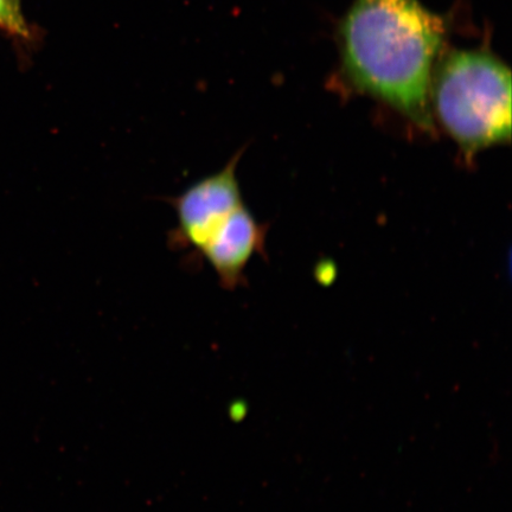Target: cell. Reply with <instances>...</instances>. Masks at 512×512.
<instances>
[{"mask_svg":"<svg viewBox=\"0 0 512 512\" xmlns=\"http://www.w3.org/2000/svg\"><path fill=\"white\" fill-rule=\"evenodd\" d=\"M444 36L443 19L419 0H355L339 27L345 79L433 133L431 82Z\"/></svg>","mask_w":512,"mask_h":512,"instance_id":"6da1fadb","label":"cell"},{"mask_svg":"<svg viewBox=\"0 0 512 512\" xmlns=\"http://www.w3.org/2000/svg\"><path fill=\"white\" fill-rule=\"evenodd\" d=\"M430 105L466 162L511 142V72L489 51L448 54L433 70Z\"/></svg>","mask_w":512,"mask_h":512,"instance_id":"7a4b0ae2","label":"cell"},{"mask_svg":"<svg viewBox=\"0 0 512 512\" xmlns=\"http://www.w3.org/2000/svg\"><path fill=\"white\" fill-rule=\"evenodd\" d=\"M242 153L243 150L235 153L220 171L198 179L182 194L169 198L177 217L172 245L191 249L200 256L229 217L245 204L236 175Z\"/></svg>","mask_w":512,"mask_h":512,"instance_id":"3957f363","label":"cell"},{"mask_svg":"<svg viewBox=\"0 0 512 512\" xmlns=\"http://www.w3.org/2000/svg\"><path fill=\"white\" fill-rule=\"evenodd\" d=\"M267 227L256 221L243 204L229 217L200 258L207 262L223 287H238L245 279L246 268L256 254H265Z\"/></svg>","mask_w":512,"mask_h":512,"instance_id":"277c9868","label":"cell"},{"mask_svg":"<svg viewBox=\"0 0 512 512\" xmlns=\"http://www.w3.org/2000/svg\"><path fill=\"white\" fill-rule=\"evenodd\" d=\"M0 29L16 37L29 38L30 30L22 15L21 4L0 0Z\"/></svg>","mask_w":512,"mask_h":512,"instance_id":"5b68a950","label":"cell"},{"mask_svg":"<svg viewBox=\"0 0 512 512\" xmlns=\"http://www.w3.org/2000/svg\"><path fill=\"white\" fill-rule=\"evenodd\" d=\"M15 2L21 4V0H15Z\"/></svg>","mask_w":512,"mask_h":512,"instance_id":"8992f818","label":"cell"}]
</instances>
